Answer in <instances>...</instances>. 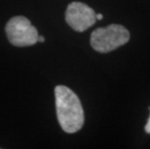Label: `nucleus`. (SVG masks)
<instances>
[{"mask_svg": "<svg viewBox=\"0 0 150 149\" xmlns=\"http://www.w3.org/2000/svg\"><path fill=\"white\" fill-rule=\"evenodd\" d=\"M56 115L62 130L68 134L79 132L84 124V112L81 100L65 85L54 88Z\"/></svg>", "mask_w": 150, "mask_h": 149, "instance_id": "1", "label": "nucleus"}, {"mask_svg": "<svg viewBox=\"0 0 150 149\" xmlns=\"http://www.w3.org/2000/svg\"><path fill=\"white\" fill-rule=\"evenodd\" d=\"M38 42L44 43V42H45V38H44L43 36H38Z\"/></svg>", "mask_w": 150, "mask_h": 149, "instance_id": "7", "label": "nucleus"}, {"mask_svg": "<svg viewBox=\"0 0 150 149\" xmlns=\"http://www.w3.org/2000/svg\"><path fill=\"white\" fill-rule=\"evenodd\" d=\"M96 20H103V15L102 14H96Z\"/></svg>", "mask_w": 150, "mask_h": 149, "instance_id": "6", "label": "nucleus"}, {"mask_svg": "<svg viewBox=\"0 0 150 149\" xmlns=\"http://www.w3.org/2000/svg\"><path fill=\"white\" fill-rule=\"evenodd\" d=\"M149 109H150V107H149ZM144 130H145V132L147 133V134L150 135V115H149V118L147 120V123H146V125L144 127Z\"/></svg>", "mask_w": 150, "mask_h": 149, "instance_id": "5", "label": "nucleus"}, {"mask_svg": "<svg viewBox=\"0 0 150 149\" xmlns=\"http://www.w3.org/2000/svg\"><path fill=\"white\" fill-rule=\"evenodd\" d=\"M130 40V32L126 27L120 24H110L100 27L91 33L90 44L98 52L107 53L124 46Z\"/></svg>", "mask_w": 150, "mask_h": 149, "instance_id": "2", "label": "nucleus"}, {"mask_svg": "<svg viewBox=\"0 0 150 149\" xmlns=\"http://www.w3.org/2000/svg\"><path fill=\"white\" fill-rule=\"evenodd\" d=\"M66 23L72 29L83 32L96 23V13L88 5L81 2H72L65 13Z\"/></svg>", "mask_w": 150, "mask_h": 149, "instance_id": "4", "label": "nucleus"}, {"mask_svg": "<svg viewBox=\"0 0 150 149\" xmlns=\"http://www.w3.org/2000/svg\"><path fill=\"white\" fill-rule=\"evenodd\" d=\"M7 38L13 46L29 47L38 43V31L23 16H17L8 21L5 27Z\"/></svg>", "mask_w": 150, "mask_h": 149, "instance_id": "3", "label": "nucleus"}]
</instances>
